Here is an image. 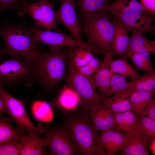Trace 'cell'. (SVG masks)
Wrapping results in <instances>:
<instances>
[{
  "instance_id": "cell-18",
  "label": "cell",
  "mask_w": 155,
  "mask_h": 155,
  "mask_svg": "<svg viewBox=\"0 0 155 155\" xmlns=\"http://www.w3.org/2000/svg\"><path fill=\"white\" fill-rule=\"evenodd\" d=\"M90 117L97 132L113 129L114 112L101 104L90 113Z\"/></svg>"
},
{
  "instance_id": "cell-20",
  "label": "cell",
  "mask_w": 155,
  "mask_h": 155,
  "mask_svg": "<svg viewBox=\"0 0 155 155\" xmlns=\"http://www.w3.org/2000/svg\"><path fill=\"white\" fill-rule=\"evenodd\" d=\"M145 52L155 54V41L147 39L144 34L132 32L127 48L123 54L127 56L134 53Z\"/></svg>"
},
{
  "instance_id": "cell-28",
  "label": "cell",
  "mask_w": 155,
  "mask_h": 155,
  "mask_svg": "<svg viewBox=\"0 0 155 155\" xmlns=\"http://www.w3.org/2000/svg\"><path fill=\"white\" fill-rule=\"evenodd\" d=\"M69 57L76 67L86 65L95 57L91 51L78 46L69 47Z\"/></svg>"
},
{
  "instance_id": "cell-10",
  "label": "cell",
  "mask_w": 155,
  "mask_h": 155,
  "mask_svg": "<svg viewBox=\"0 0 155 155\" xmlns=\"http://www.w3.org/2000/svg\"><path fill=\"white\" fill-rule=\"evenodd\" d=\"M60 6L55 12L57 21L62 23L71 33L77 46L97 53V51L82 38V30L75 11V0H60Z\"/></svg>"
},
{
  "instance_id": "cell-1",
  "label": "cell",
  "mask_w": 155,
  "mask_h": 155,
  "mask_svg": "<svg viewBox=\"0 0 155 155\" xmlns=\"http://www.w3.org/2000/svg\"><path fill=\"white\" fill-rule=\"evenodd\" d=\"M67 47H50V51H42L33 61L35 82L44 92L52 93L65 80L69 54Z\"/></svg>"
},
{
  "instance_id": "cell-27",
  "label": "cell",
  "mask_w": 155,
  "mask_h": 155,
  "mask_svg": "<svg viewBox=\"0 0 155 155\" xmlns=\"http://www.w3.org/2000/svg\"><path fill=\"white\" fill-rule=\"evenodd\" d=\"M11 123V119L0 114V143L20 139L25 133L17 128H15Z\"/></svg>"
},
{
  "instance_id": "cell-13",
  "label": "cell",
  "mask_w": 155,
  "mask_h": 155,
  "mask_svg": "<svg viewBox=\"0 0 155 155\" xmlns=\"http://www.w3.org/2000/svg\"><path fill=\"white\" fill-rule=\"evenodd\" d=\"M141 130L135 128L126 135L121 155H148L147 151L151 138Z\"/></svg>"
},
{
  "instance_id": "cell-26",
  "label": "cell",
  "mask_w": 155,
  "mask_h": 155,
  "mask_svg": "<svg viewBox=\"0 0 155 155\" xmlns=\"http://www.w3.org/2000/svg\"><path fill=\"white\" fill-rule=\"evenodd\" d=\"M154 92L155 90L149 91L131 92L129 95L131 110L139 116L145 115L144 110L150 100L154 98Z\"/></svg>"
},
{
  "instance_id": "cell-25",
  "label": "cell",
  "mask_w": 155,
  "mask_h": 155,
  "mask_svg": "<svg viewBox=\"0 0 155 155\" xmlns=\"http://www.w3.org/2000/svg\"><path fill=\"white\" fill-rule=\"evenodd\" d=\"M127 57L123 54L118 59L112 60L110 68L112 72L123 75L126 78H129L130 81L133 82L139 78L141 75L128 63Z\"/></svg>"
},
{
  "instance_id": "cell-16",
  "label": "cell",
  "mask_w": 155,
  "mask_h": 155,
  "mask_svg": "<svg viewBox=\"0 0 155 155\" xmlns=\"http://www.w3.org/2000/svg\"><path fill=\"white\" fill-rule=\"evenodd\" d=\"M97 140L99 147L105 151L106 155H116L124 145L126 134L113 129L100 131Z\"/></svg>"
},
{
  "instance_id": "cell-14",
  "label": "cell",
  "mask_w": 155,
  "mask_h": 155,
  "mask_svg": "<svg viewBox=\"0 0 155 155\" xmlns=\"http://www.w3.org/2000/svg\"><path fill=\"white\" fill-rule=\"evenodd\" d=\"M52 104L64 114H66L82 109V101L77 93L65 84L59 91Z\"/></svg>"
},
{
  "instance_id": "cell-36",
  "label": "cell",
  "mask_w": 155,
  "mask_h": 155,
  "mask_svg": "<svg viewBox=\"0 0 155 155\" xmlns=\"http://www.w3.org/2000/svg\"><path fill=\"white\" fill-rule=\"evenodd\" d=\"M30 0H0V12L12 10L20 11Z\"/></svg>"
},
{
  "instance_id": "cell-31",
  "label": "cell",
  "mask_w": 155,
  "mask_h": 155,
  "mask_svg": "<svg viewBox=\"0 0 155 155\" xmlns=\"http://www.w3.org/2000/svg\"><path fill=\"white\" fill-rule=\"evenodd\" d=\"M131 60L139 70L146 73L154 72L150 59V53L148 52L136 53L127 56Z\"/></svg>"
},
{
  "instance_id": "cell-12",
  "label": "cell",
  "mask_w": 155,
  "mask_h": 155,
  "mask_svg": "<svg viewBox=\"0 0 155 155\" xmlns=\"http://www.w3.org/2000/svg\"><path fill=\"white\" fill-rule=\"evenodd\" d=\"M30 30L34 41L46 44L50 47L76 46V43L72 37L62 32L40 29L35 26H28Z\"/></svg>"
},
{
  "instance_id": "cell-23",
  "label": "cell",
  "mask_w": 155,
  "mask_h": 155,
  "mask_svg": "<svg viewBox=\"0 0 155 155\" xmlns=\"http://www.w3.org/2000/svg\"><path fill=\"white\" fill-rule=\"evenodd\" d=\"M111 0H75L80 20L93 13L105 11L106 6Z\"/></svg>"
},
{
  "instance_id": "cell-11",
  "label": "cell",
  "mask_w": 155,
  "mask_h": 155,
  "mask_svg": "<svg viewBox=\"0 0 155 155\" xmlns=\"http://www.w3.org/2000/svg\"><path fill=\"white\" fill-rule=\"evenodd\" d=\"M111 15L122 24L128 31L144 34L147 32L154 33V15L147 11H143Z\"/></svg>"
},
{
  "instance_id": "cell-2",
  "label": "cell",
  "mask_w": 155,
  "mask_h": 155,
  "mask_svg": "<svg viewBox=\"0 0 155 155\" xmlns=\"http://www.w3.org/2000/svg\"><path fill=\"white\" fill-rule=\"evenodd\" d=\"M65 125L69 130L70 139L76 154L106 155L99 146L97 131L94 129L90 114L81 109L64 114Z\"/></svg>"
},
{
  "instance_id": "cell-21",
  "label": "cell",
  "mask_w": 155,
  "mask_h": 155,
  "mask_svg": "<svg viewBox=\"0 0 155 155\" xmlns=\"http://www.w3.org/2000/svg\"><path fill=\"white\" fill-rule=\"evenodd\" d=\"M113 128L127 134L135 128L139 115L131 110L121 113H114Z\"/></svg>"
},
{
  "instance_id": "cell-37",
  "label": "cell",
  "mask_w": 155,
  "mask_h": 155,
  "mask_svg": "<svg viewBox=\"0 0 155 155\" xmlns=\"http://www.w3.org/2000/svg\"><path fill=\"white\" fill-rule=\"evenodd\" d=\"M145 115L155 120V100L153 98L150 100L144 111Z\"/></svg>"
},
{
  "instance_id": "cell-41",
  "label": "cell",
  "mask_w": 155,
  "mask_h": 155,
  "mask_svg": "<svg viewBox=\"0 0 155 155\" xmlns=\"http://www.w3.org/2000/svg\"><path fill=\"white\" fill-rule=\"evenodd\" d=\"M4 55L2 52L1 49H0V60L3 58V56Z\"/></svg>"
},
{
  "instance_id": "cell-8",
  "label": "cell",
  "mask_w": 155,
  "mask_h": 155,
  "mask_svg": "<svg viewBox=\"0 0 155 155\" xmlns=\"http://www.w3.org/2000/svg\"><path fill=\"white\" fill-rule=\"evenodd\" d=\"M54 8L52 3L46 0H39L36 2L25 3L18 13L20 17L26 14L30 15L35 22V26L38 28L62 32L57 27Z\"/></svg>"
},
{
  "instance_id": "cell-24",
  "label": "cell",
  "mask_w": 155,
  "mask_h": 155,
  "mask_svg": "<svg viewBox=\"0 0 155 155\" xmlns=\"http://www.w3.org/2000/svg\"><path fill=\"white\" fill-rule=\"evenodd\" d=\"M144 11L141 4L136 0H116L107 5L105 11L111 14H125Z\"/></svg>"
},
{
  "instance_id": "cell-39",
  "label": "cell",
  "mask_w": 155,
  "mask_h": 155,
  "mask_svg": "<svg viewBox=\"0 0 155 155\" xmlns=\"http://www.w3.org/2000/svg\"><path fill=\"white\" fill-rule=\"evenodd\" d=\"M155 137L151 138L148 148L150 150L153 155H155Z\"/></svg>"
},
{
  "instance_id": "cell-5",
  "label": "cell",
  "mask_w": 155,
  "mask_h": 155,
  "mask_svg": "<svg viewBox=\"0 0 155 155\" xmlns=\"http://www.w3.org/2000/svg\"><path fill=\"white\" fill-rule=\"evenodd\" d=\"M35 82L33 62L19 57L0 61V86L15 87L20 84L30 87Z\"/></svg>"
},
{
  "instance_id": "cell-17",
  "label": "cell",
  "mask_w": 155,
  "mask_h": 155,
  "mask_svg": "<svg viewBox=\"0 0 155 155\" xmlns=\"http://www.w3.org/2000/svg\"><path fill=\"white\" fill-rule=\"evenodd\" d=\"M111 20L115 29L111 51L113 57L117 58L125 53L128 45L130 37L128 35V31L122 24L112 16Z\"/></svg>"
},
{
  "instance_id": "cell-35",
  "label": "cell",
  "mask_w": 155,
  "mask_h": 155,
  "mask_svg": "<svg viewBox=\"0 0 155 155\" xmlns=\"http://www.w3.org/2000/svg\"><path fill=\"white\" fill-rule=\"evenodd\" d=\"M34 104L39 110V118L42 121L48 122L52 120L53 115L50 105L46 102L37 101Z\"/></svg>"
},
{
  "instance_id": "cell-32",
  "label": "cell",
  "mask_w": 155,
  "mask_h": 155,
  "mask_svg": "<svg viewBox=\"0 0 155 155\" xmlns=\"http://www.w3.org/2000/svg\"><path fill=\"white\" fill-rule=\"evenodd\" d=\"M135 128L152 138L155 137V120L145 115L139 116Z\"/></svg>"
},
{
  "instance_id": "cell-38",
  "label": "cell",
  "mask_w": 155,
  "mask_h": 155,
  "mask_svg": "<svg viewBox=\"0 0 155 155\" xmlns=\"http://www.w3.org/2000/svg\"><path fill=\"white\" fill-rule=\"evenodd\" d=\"M144 10L153 15L155 14V0H140Z\"/></svg>"
},
{
  "instance_id": "cell-22",
  "label": "cell",
  "mask_w": 155,
  "mask_h": 155,
  "mask_svg": "<svg viewBox=\"0 0 155 155\" xmlns=\"http://www.w3.org/2000/svg\"><path fill=\"white\" fill-rule=\"evenodd\" d=\"M128 89L122 92L104 98L101 104L114 113H121L131 110Z\"/></svg>"
},
{
  "instance_id": "cell-42",
  "label": "cell",
  "mask_w": 155,
  "mask_h": 155,
  "mask_svg": "<svg viewBox=\"0 0 155 155\" xmlns=\"http://www.w3.org/2000/svg\"><path fill=\"white\" fill-rule=\"evenodd\" d=\"M47 0V1H48L49 0ZM58 0L59 1H60V0Z\"/></svg>"
},
{
  "instance_id": "cell-40",
  "label": "cell",
  "mask_w": 155,
  "mask_h": 155,
  "mask_svg": "<svg viewBox=\"0 0 155 155\" xmlns=\"http://www.w3.org/2000/svg\"><path fill=\"white\" fill-rule=\"evenodd\" d=\"M3 113L7 114V112L4 104L0 97V114Z\"/></svg>"
},
{
  "instance_id": "cell-9",
  "label": "cell",
  "mask_w": 155,
  "mask_h": 155,
  "mask_svg": "<svg viewBox=\"0 0 155 155\" xmlns=\"http://www.w3.org/2000/svg\"><path fill=\"white\" fill-rule=\"evenodd\" d=\"M0 97L5 107L8 114L22 131H27L28 134L38 135L44 133L43 130L38 125L36 127L32 123L26 113L24 106L21 100L14 97L0 86Z\"/></svg>"
},
{
  "instance_id": "cell-19",
  "label": "cell",
  "mask_w": 155,
  "mask_h": 155,
  "mask_svg": "<svg viewBox=\"0 0 155 155\" xmlns=\"http://www.w3.org/2000/svg\"><path fill=\"white\" fill-rule=\"evenodd\" d=\"M36 134L24 133L21 138L22 148L19 155H47L44 145V138Z\"/></svg>"
},
{
  "instance_id": "cell-33",
  "label": "cell",
  "mask_w": 155,
  "mask_h": 155,
  "mask_svg": "<svg viewBox=\"0 0 155 155\" xmlns=\"http://www.w3.org/2000/svg\"><path fill=\"white\" fill-rule=\"evenodd\" d=\"M22 146L21 138L0 143V155H19Z\"/></svg>"
},
{
  "instance_id": "cell-7",
  "label": "cell",
  "mask_w": 155,
  "mask_h": 155,
  "mask_svg": "<svg viewBox=\"0 0 155 155\" xmlns=\"http://www.w3.org/2000/svg\"><path fill=\"white\" fill-rule=\"evenodd\" d=\"M40 124L45 133L44 145L47 147L49 155L76 154L70 131L65 125H60L54 127Z\"/></svg>"
},
{
  "instance_id": "cell-15",
  "label": "cell",
  "mask_w": 155,
  "mask_h": 155,
  "mask_svg": "<svg viewBox=\"0 0 155 155\" xmlns=\"http://www.w3.org/2000/svg\"><path fill=\"white\" fill-rule=\"evenodd\" d=\"M104 57L99 69L89 78L98 93L105 98L109 97V86L112 73L110 63L113 59L112 52H108Z\"/></svg>"
},
{
  "instance_id": "cell-4",
  "label": "cell",
  "mask_w": 155,
  "mask_h": 155,
  "mask_svg": "<svg viewBox=\"0 0 155 155\" xmlns=\"http://www.w3.org/2000/svg\"><path fill=\"white\" fill-rule=\"evenodd\" d=\"M112 16L107 11L96 12L83 18L84 32L88 37L86 43L106 55L112 51L115 29Z\"/></svg>"
},
{
  "instance_id": "cell-3",
  "label": "cell",
  "mask_w": 155,
  "mask_h": 155,
  "mask_svg": "<svg viewBox=\"0 0 155 155\" xmlns=\"http://www.w3.org/2000/svg\"><path fill=\"white\" fill-rule=\"evenodd\" d=\"M26 26L24 21L14 25L8 20L0 25V34L4 42L1 49L3 55L21 57L31 62L38 57L42 50Z\"/></svg>"
},
{
  "instance_id": "cell-29",
  "label": "cell",
  "mask_w": 155,
  "mask_h": 155,
  "mask_svg": "<svg viewBox=\"0 0 155 155\" xmlns=\"http://www.w3.org/2000/svg\"><path fill=\"white\" fill-rule=\"evenodd\" d=\"M132 82L131 91L146 92L155 90V73H146Z\"/></svg>"
},
{
  "instance_id": "cell-30",
  "label": "cell",
  "mask_w": 155,
  "mask_h": 155,
  "mask_svg": "<svg viewBox=\"0 0 155 155\" xmlns=\"http://www.w3.org/2000/svg\"><path fill=\"white\" fill-rule=\"evenodd\" d=\"M132 83V82H127L124 76L112 72L109 86V96L129 89Z\"/></svg>"
},
{
  "instance_id": "cell-34",
  "label": "cell",
  "mask_w": 155,
  "mask_h": 155,
  "mask_svg": "<svg viewBox=\"0 0 155 155\" xmlns=\"http://www.w3.org/2000/svg\"><path fill=\"white\" fill-rule=\"evenodd\" d=\"M101 59L95 57L86 65L81 67H76L78 71L87 78L91 77L99 69L102 62Z\"/></svg>"
},
{
  "instance_id": "cell-6",
  "label": "cell",
  "mask_w": 155,
  "mask_h": 155,
  "mask_svg": "<svg viewBox=\"0 0 155 155\" xmlns=\"http://www.w3.org/2000/svg\"><path fill=\"white\" fill-rule=\"evenodd\" d=\"M65 84L73 88L81 97L82 109L90 114L102 104V96L91 82L89 78L80 73L69 57Z\"/></svg>"
}]
</instances>
